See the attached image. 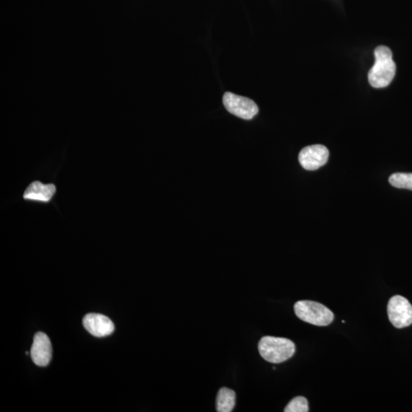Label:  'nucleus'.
<instances>
[{
	"label": "nucleus",
	"mask_w": 412,
	"mask_h": 412,
	"mask_svg": "<svg viewBox=\"0 0 412 412\" xmlns=\"http://www.w3.org/2000/svg\"><path fill=\"white\" fill-rule=\"evenodd\" d=\"M259 353L270 363H280L290 359L295 352V343L288 339L265 336L258 343Z\"/></svg>",
	"instance_id": "f03ea898"
},
{
	"label": "nucleus",
	"mask_w": 412,
	"mask_h": 412,
	"mask_svg": "<svg viewBox=\"0 0 412 412\" xmlns=\"http://www.w3.org/2000/svg\"><path fill=\"white\" fill-rule=\"evenodd\" d=\"M375 64L368 73L369 84L374 88L388 87L393 81L396 65L393 60V53L387 46H379L374 52Z\"/></svg>",
	"instance_id": "f257e3e1"
},
{
	"label": "nucleus",
	"mask_w": 412,
	"mask_h": 412,
	"mask_svg": "<svg viewBox=\"0 0 412 412\" xmlns=\"http://www.w3.org/2000/svg\"><path fill=\"white\" fill-rule=\"evenodd\" d=\"M294 311L299 319L317 326H327L334 319L333 312L326 306L312 301H299L294 306Z\"/></svg>",
	"instance_id": "7ed1b4c3"
},
{
	"label": "nucleus",
	"mask_w": 412,
	"mask_h": 412,
	"mask_svg": "<svg viewBox=\"0 0 412 412\" xmlns=\"http://www.w3.org/2000/svg\"><path fill=\"white\" fill-rule=\"evenodd\" d=\"M389 319L396 328H404L412 324V306L408 299L396 295L389 301Z\"/></svg>",
	"instance_id": "20e7f679"
},
{
	"label": "nucleus",
	"mask_w": 412,
	"mask_h": 412,
	"mask_svg": "<svg viewBox=\"0 0 412 412\" xmlns=\"http://www.w3.org/2000/svg\"><path fill=\"white\" fill-rule=\"evenodd\" d=\"M329 158V151L321 144H314L300 151L299 161L307 170H316L324 166Z\"/></svg>",
	"instance_id": "423d86ee"
},
{
	"label": "nucleus",
	"mask_w": 412,
	"mask_h": 412,
	"mask_svg": "<svg viewBox=\"0 0 412 412\" xmlns=\"http://www.w3.org/2000/svg\"><path fill=\"white\" fill-rule=\"evenodd\" d=\"M236 404L235 391L229 388H222L218 391L216 400V410L218 412H231Z\"/></svg>",
	"instance_id": "9d476101"
},
{
	"label": "nucleus",
	"mask_w": 412,
	"mask_h": 412,
	"mask_svg": "<svg viewBox=\"0 0 412 412\" xmlns=\"http://www.w3.org/2000/svg\"><path fill=\"white\" fill-rule=\"evenodd\" d=\"M285 412H307L308 411V403L305 397L298 396L287 404L284 409Z\"/></svg>",
	"instance_id": "f8f14e48"
},
{
	"label": "nucleus",
	"mask_w": 412,
	"mask_h": 412,
	"mask_svg": "<svg viewBox=\"0 0 412 412\" xmlns=\"http://www.w3.org/2000/svg\"><path fill=\"white\" fill-rule=\"evenodd\" d=\"M223 104L230 113L246 120L253 119L259 110L253 100L232 93H225Z\"/></svg>",
	"instance_id": "39448f33"
},
{
	"label": "nucleus",
	"mask_w": 412,
	"mask_h": 412,
	"mask_svg": "<svg viewBox=\"0 0 412 412\" xmlns=\"http://www.w3.org/2000/svg\"><path fill=\"white\" fill-rule=\"evenodd\" d=\"M29 354H30V352H26V355H29Z\"/></svg>",
	"instance_id": "ddd939ff"
},
{
	"label": "nucleus",
	"mask_w": 412,
	"mask_h": 412,
	"mask_svg": "<svg viewBox=\"0 0 412 412\" xmlns=\"http://www.w3.org/2000/svg\"><path fill=\"white\" fill-rule=\"evenodd\" d=\"M82 324L87 331L98 338H102L113 333L115 325L113 322L107 316L91 313L88 314L82 320Z\"/></svg>",
	"instance_id": "6e6552de"
},
{
	"label": "nucleus",
	"mask_w": 412,
	"mask_h": 412,
	"mask_svg": "<svg viewBox=\"0 0 412 412\" xmlns=\"http://www.w3.org/2000/svg\"><path fill=\"white\" fill-rule=\"evenodd\" d=\"M30 354L33 362L37 366L48 365L52 357V346L47 334L38 332L34 335Z\"/></svg>",
	"instance_id": "0eeeda50"
},
{
	"label": "nucleus",
	"mask_w": 412,
	"mask_h": 412,
	"mask_svg": "<svg viewBox=\"0 0 412 412\" xmlns=\"http://www.w3.org/2000/svg\"><path fill=\"white\" fill-rule=\"evenodd\" d=\"M56 187L54 184H43L36 181L32 183L24 192L26 201L48 203L53 198Z\"/></svg>",
	"instance_id": "1a4fd4ad"
},
{
	"label": "nucleus",
	"mask_w": 412,
	"mask_h": 412,
	"mask_svg": "<svg viewBox=\"0 0 412 412\" xmlns=\"http://www.w3.org/2000/svg\"><path fill=\"white\" fill-rule=\"evenodd\" d=\"M389 182L394 187L412 190V174H394L390 176Z\"/></svg>",
	"instance_id": "9b49d317"
}]
</instances>
